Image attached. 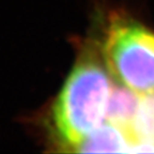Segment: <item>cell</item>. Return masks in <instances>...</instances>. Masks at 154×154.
<instances>
[{
  "instance_id": "cell-1",
  "label": "cell",
  "mask_w": 154,
  "mask_h": 154,
  "mask_svg": "<svg viewBox=\"0 0 154 154\" xmlns=\"http://www.w3.org/2000/svg\"><path fill=\"white\" fill-rule=\"evenodd\" d=\"M103 51L86 46L53 106L58 136L75 148L100 128L107 115L111 82Z\"/></svg>"
},
{
  "instance_id": "cell-2",
  "label": "cell",
  "mask_w": 154,
  "mask_h": 154,
  "mask_svg": "<svg viewBox=\"0 0 154 154\" xmlns=\"http://www.w3.org/2000/svg\"><path fill=\"white\" fill-rule=\"evenodd\" d=\"M102 51L116 82L139 94L154 92V32L134 20L115 17Z\"/></svg>"
},
{
  "instance_id": "cell-3",
  "label": "cell",
  "mask_w": 154,
  "mask_h": 154,
  "mask_svg": "<svg viewBox=\"0 0 154 154\" xmlns=\"http://www.w3.org/2000/svg\"><path fill=\"white\" fill-rule=\"evenodd\" d=\"M132 144L128 133L108 122L93 131L73 149L82 153H128Z\"/></svg>"
},
{
  "instance_id": "cell-4",
  "label": "cell",
  "mask_w": 154,
  "mask_h": 154,
  "mask_svg": "<svg viewBox=\"0 0 154 154\" xmlns=\"http://www.w3.org/2000/svg\"><path fill=\"white\" fill-rule=\"evenodd\" d=\"M139 99V93L117 82L110 91L106 115L107 121L120 128L130 136L131 126L137 111Z\"/></svg>"
},
{
  "instance_id": "cell-5",
  "label": "cell",
  "mask_w": 154,
  "mask_h": 154,
  "mask_svg": "<svg viewBox=\"0 0 154 154\" xmlns=\"http://www.w3.org/2000/svg\"><path fill=\"white\" fill-rule=\"evenodd\" d=\"M130 136L133 144L149 143L154 146V92L140 94Z\"/></svg>"
}]
</instances>
